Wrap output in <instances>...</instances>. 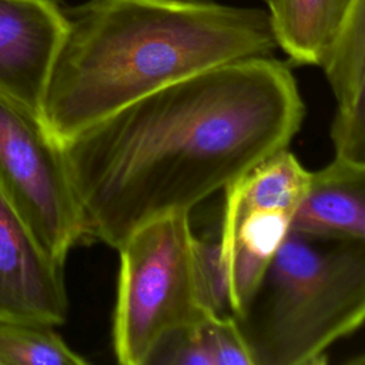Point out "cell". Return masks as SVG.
Returning a JSON list of instances; mask_svg holds the SVG:
<instances>
[{
	"label": "cell",
	"mask_w": 365,
	"mask_h": 365,
	"mask_svg": "<svg viewBox=\"0 0 365 365\" xmlns=\"http://www.w3.org/2000/svg\"><path fill=\"white\" fill-rule=\"evenodd\" d=\"M289 67L269 56L225 63L144 96L61 144L86 240L117 248L138 227L191 212L304 120Z\"/></svg>",
	"instance_id": "6da1fadb"
},
{
	"label": "cell",
	"mask_w": 365,
	"mask_h": 365,
	"mask_svg": "<svg viewBox=\"0 0 365 365\" xmlns=\"http://www.w3.org/2000/svg\"><path fill=\"white\" fill-rule=\"evenodd\" d=\"M67 31L40 117L61 145L118 108L204 70L277 48L268 10L212 0H86Z\"/></svg>",
	"instance_id": "7a4b0ae2"
},
{
	"label": "cell",
	"mask_w": 365,
	"mask_h": 365,
	"mask_svg": "<svg viewBox=\"0 0 365 365\" xmlns=\"http://www.w3.org/2000/svg\"><path fill=\"white\" fill-rule=\"evenodd\" d=\"M252 365H318L365 318V240L289 231L241 314Z\"/></svg>",
	"instance_id": "3957f363"
},
{
	"label": "cell",
	"mask_w": 365,
	"mask_h": 365,
	"mask_svg": "<svg viewBox=\"0 0 365 365\" xmlns=\"http://www.w3.org/2000/svg\"><path fill=\"white\" fill-rule=\"evenodd\" d=\"M188 212L153 220L115 250L120 255L113 349L123 365H145L170 331L211 317L201 304Z\"/></svg>",
	"instance_id": "277c9868"
},
{
	"label": "cell",
	"mask_w": 365,
	"mask_h": 365,
	"mask_svg": "<svg viewBox=\"0 0 365 365\" xmlns=\"http://www.w3.org/2000/svg\"><path fill=\"white\" fill-rule=\"evenodd\" d=\"M0 191L41 248L64 265L86 240L83 212L61 145L41 117L0 94Z\"/></svg>",
	"instance_id": "5b68a950"
},
{
	"label": "cell",
	"mask_w": 365,
	"mask_h": 365,
	"mask_svg": "<svg viewBox=\"0 0 365 365\" xmlns=\"http://www.w3.org/2000/svg\"><path fill=\"white\" fill-rule=\"evenodd\" d=\"M309 171L284 148L227 185L220 241L232 315L242 312L291 231Z\"/></svg>",
	"instance_id": "8992f818"
},
{
	"label": "cell",
	"mask_w": 365,
	"mask_h": 365,
	"mask_svg": "<svg viewBox=\"0 0 365 365\" xmlns=\"http://www.w3.org/2000/svg\"><path fill=\"white\" fill-rule=\"evenodd\" d=\"M67 314L64 265L41 248L0 191V321L56 328Z\"/></svg>",
	"instance_id": "52a82bcc"
},
{
	"label": "cell",
	"mask_w": 365,
	"mask_h": 365,
	"mask_svg": "<svg viewBox=\"0 0 365 365\" xmlns=\"http://www.w3.org/2000/svg\"><path fill=\"white\" fill-rule=\"evenodd\" d=\"M66 31L54 0H0V94L40 115Z\"/></svg>",
	"instance_id": "ba28073f"
},
{
	"label": "cell",
	"mask_w": 365,
	"mask_h": 365,
	"mask_svg": "<svg viewBox=\"0 0 365 365\" xmlns=\"http://www.w3.org/2000/svg\"><path fill=\"white\" fill-rule=\"evenodd\" d=\"M319 66L336 103L334 157L365 164V0H354Z\"/></svg>",
	"instance_id": "9c48e42d"
},
{
	"label": "cell",
	"mask_w": 365,
	"mask_h": 365,
	"mask_svg": "<svg viewBox=\"0 0 365 365\" xmlns=\"http://www.w3.org/2000/svg\"><path fill=\"white\" fill-rule=\"evenodd\" d=\"M291 231L324 240H365V164L334 157L309 171Z\"/></svg>",
	"instance_id": "30bf717a"
},
{
	"label": "cell",
	"mask_w": 365,
	"mask_h": 365,
	"mask_svg": "<svg viewBox=\"0 0 365 365\" xmlns=\"http://www.w3.org/2000/svg\"><path fill=\"white\" fill-rule=\"evenodd\" d=\"M354 0H272V33L291 61L319 66Z\"/></svg>",
	"instance_id": "8fae6325"
},
{
	"label": "cell",
	"mask_w": 365,
	"mask_h": 365,
	"mask_svg": "<svg viewBox=\"0 0 365 365\" xmlns=\"http://www.w3.org/2000/svg\"><path fill=\"white\" fill-rule=\"evenodd\" d=\"M54 331L31 322L0 321V365H86Z\"/></svg>",
	"instance_id": "7c38bea8"
},
{
	"label": "cell",
	"mask_w": 365,
	"mask_h": 365,
	"mask_svg": "<svg viewBox=\"0 0 365 365\" xmlns=\"http://www.w3.org/2000/svg\"><path fill=\"white\" fill-rule=\"evenodd\" d=\"M208 318L165 334L150 352L145 365H214Z\"/></svg>",
	"instance_id": "4fadbf2b"
},
{
	"label": "cell",
	"mask_w": 365,
	"mask_h": 365,
	"mask_svg": "<svg viewBox=\"0 0 365 365\" xmlns=\"http://www.w3.org/2000/svg\"><path fill=\"white\" fill-rule=\"evenodd\" d=\"M194 265L201 304L215 317L232 315L217 238L194 237Z\"/></svg>",
	"instance_id": "5bb4252c"
},
{
	"label": "cell",
	"mask_w": 365,
	"mask_h": 365,
	"mask_svg": "<svg viewBox=\"0 0 365 365\" xmlns=\"http://www.w3.org/2000/svg\"><path fill=\"white\" fill-rule=\"evenodd\" d=\"M214 365H252L250 351L234 315L207 319Z\"/></svg>",
	"instance_id": "9a60e30c"
},
{
	"label": "cell",
	"mask_w": 365,
	"mask_h": 365,
	"mask_svg": "<svg viewBox=\"0 0 365 365\" xmlns=\"http://www.w3.org/2000/svg\"><path fill=\"white\" fill-rule=\"evenodd\" d=\"M259 1H262V3H265L267 6H269L271 3H272V0H259Z\"/></svg>",
	"instance_id": "2e32d148"
},
{
	"label": "cell",
	"mask_w": 365,
	"mask_h": 365,
	"mask_svg": "<svg viewBox=\"0 0 365 365\" xmlns=\"http://www.w3.org/2000/svg\"><path fill=\"white\" fill-rule=\"evenodd\" d=\"M54 1H57V3H58V0H54Z\"/></svg>",
	"instance_id": "e0dca14e"
}]
</instances>
